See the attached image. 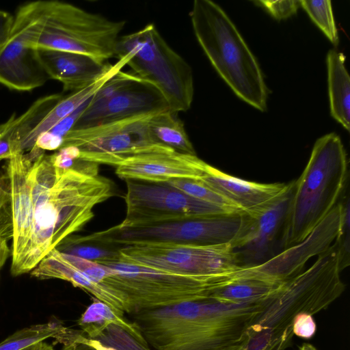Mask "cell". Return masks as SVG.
Here are the masks:
<instances>
[{
	"label": "cell",
	"instance_id": "cell-12",
	"mask_svg": "<svg viewBox=\"0 0 350 350\" xmlns=\"http://www.w3.org/2000/svg\"><path fill=\"white\" fill-rule=\"evenodd\" d=\"M124 200L126 217L115 227L136 228L209 215L230 214L168 185L127 180Z\"/></svg>",
	"mask_w": 350,
	"mask_h": 350
},
{
	"label": "cell",
	"instance_id": "cell-16",
	"mask_svg": "<svg viewBox=\"0 0 350 350\" xmlns=\"http://www.w3.org/2000/svg\"><path fill=\"white\" fill-rule=\"evenodd\" d=\"M34 18L33 1L21 5L14 16L10 36L0 50V84L11 90L31 91L49 79L36 50L28 46Z\"/></svg>",
	"mask_w": 350,
	"mask_h": 350
},
{
	"label": "cell",
	"instance_id": "cell-24",
	"mask_svg": "<svg viewBox=\"0 0 350 350\" xmlns=\"http://www.w3.org/2000/svg\"><path fill=\"white\" fill-rule=\"evenodd\" d=\"M148 129L156 144L178 152L196 155L184 123L168 108L154 113L148 121Z\"/></svg>",
	"mask_w": 350,
	"mask_h": 350
},
{
	"label": "cell",
	"instance_id": "cell-4",
	"mask_svg": "<svg viewBox=\"0 0 350 350\" xmlns=\"http://www.w3.org/2000/svg\"><path fill=\"white\" fill-rule=\"evenodd\" d=\"M348 177L347 155L340 137L330 133L319 138L294 183L282 250L302 241L327 216L339 202Z\"/></svg>",
	"mask_w": 350,
	"mask_h": 350
},
{
	"label": "cell",
	"instance_id": "cell-7",
	"mask_svg": "<svg viewBox=\"0 0 350 350\" xmlns=\"http://www.w3.org/2000/svg\"><path fill=\"white\" fill-rule=\"evenodd\" d=\"M341 271L334 241L306 271L282 285L253 323L280 330L292 329L296 314L306 312L313 316L340 296L345 288Z\"/></svg>",
	"mask_w": 350,
	"mask_h": 350
},
{
	"label": "cell",
	"instance_id": "cell-14",
	"mask_svg": "<svg viewBox=\"0 0 350 350\" xmlns=\"http://www.w3.org/2000/svg\"><path fill=\"white\" fill-rule=\"evenodd\" d=\"M295 181L265 206L251 215L232 243L241 267L260 265L282 250V241L293 196Z\"/></svg>",
	"mask_w": 350,
	"mask_h": 350
},
{
	"label": "cell",
	"instance_id": "cell-30",
	"mask_svg": "<svg viewBox=\"0 0 350 350\" xmlns=\"http://www.w3.org/2000/svg\"><path fill=\"white\" fill-rule=\"evenodd\" d=\"M300 4L330 42L337 46L339 39L331 1L329 0H301Z\"/></svg>",
	"mask_w": 350,
	"mask_h": 350
},
{
	"label": "cell",
	"instance_id": "cell-36",
	"mask_svg": "<svg viewBox=\"0 0 350 350\" xmlns=\"http://www.w3.org/2000/svg\"><path fill=\"white\" fill-rule=\"evenodd\" d=\"M256 3L260 4L270 14L277 20L286 19L296 14L301 5L300 1H258Z\"/></svg>",
	"mask_w": 350,
	"mask_h": 350
},
{
	"label": "cell",
	"instance_id": "cell-39",
	"mask_svg": "<svg viewBox=\"0 0 350 350\" xmlns=\"http://www.w3.org/2000/svg\"><path fill=\"white\" fill-rule=\"evenodd\" d=\"M14 16L9 12L0 10V50L7 42L11 33Z\"/></svg>",
	"mask_w": 350,
	"mask_h": 350
},
{
	"label": "cell",
	"instance_id": "cell-1",
	"mask_svg": "<svg viewBox=\"0 0 350 350\" xmlns=\"http://www.w3.org/2000/svg\"><path fill=\"white\" fill-rule=\"evenodd\" d=\"M28 174V232L11 273L31 272L50 252L81 230L94 217V208L113 196L111 182L98 174V164L61 168L45 152L30 151Z\"/></svg>",
	"mask_w": 350,
	"mask_h": 350
},
{
	"label": "cell",
	"instance_id": "cell-17",
	"mask_svg": "<svg viewBox=\"0 0 350 350\" xmlns=\"http://www.w3.org/2000/svg\"><path fill=\"white\" fill-rule=\"evenodd\" d=\"M206 163L197 155L164 150L131 156L116 167V174L125 180L167 183L175 179L198 180Z\"/></svg>",
	"mask_w": 350,
	"mask_h": 350
},
{
	"label": "cell",
	"instance_id": "cell-34",
	"mask_svg": "<svg viewBox=\"0 0 350 350\" xmlns=\"http://www.w3.org/2000/svg\"><path fill=\"white\" fill-rule=\"evenodd\" d=\"M341 225L340 230L335 242L339 252L340 267L342 271L349 265V198L343 194L341 197Z\"/></svg>",
	"mask_w": 350,
	"mask_h": 350
},
{
	"label": "cell",
	"instance_id": "cell-13",
	"mask_svg": "<svg viewBox=\"0 0 350 350\" xmlns=\"http://www.w3.org/2000/svg\"><path fill=\"white\" fill-rule=\"evenodd\" d=\"M167 108L165 100L154 86L133 72L120 70L90 98L72 129L90 127Z\"/></svg>",
	"mask_w": 350,
	"mask_h": 350
},
{
	"label": "cell",
	"instance_id": "cell-3",
	"mask_svg": "<svg viewBox=\"0 0 350 350\" xmlns=\"http://www.w3.org/2000/svg\"><path fill=\"white\" fill-rule=\"evenodd\" d=\"M189 16L195 36L217 73L241 99L265 111L267 88L262 70L225 11L211 0H195Z\"/></svg>",
	"mask_w": 350,
	"mask_h": 350
},
{
	"label": "cell",
	"instance_id": "cell-26",
	"mask_svg": "<svg viewBox=\"0 0 350 350\" xmlns=\"http://www.w3.org/2000/svg\"><path fill=\"white\" fill-rule=\"evenodd\" d=\"M292 329L280 330L252 323L238 342V350H286L291 346Z\"/></svg>",
	"mask_w": 350,
	"mask_h": 350
},
{
	"label": "cell",
	"instance_id": "cell-25",
	"mask_svg": "<svg viewBox=\"0 0 350 350\" xmlns=\"http://www.w3.org/2000/svg\"><path fill=\"white\" fill-rule=\"evenodd\" d=\"M85 335L95 338L108 326L115 325L127 332L144 345H148L137 326L107 304L95 299L77 321Z\"/></svg>",
	"mask_w": 350,
	"mask_h": 350
},
{
	"label": "cell",
	"instance_id": "cell-15",
	"mask_svg": "<svg viewBox=\"0 0 350 350\" xmlns=\"http://www.w3.org/2000/svg\"><path fill=\"white\" fill-rule=\"evenodd\" d=\"M342 208L340 202L302 241L282 250L266 262L234 271L239 279L282 284L301 272L312 256L325 252L340 230Z\"/></svg>",
	"mask_w": 350,
	"mask_h": 350
},
{
	"label": "cell",
	"instance_id": "cell-38",
	"mask_svg": "<svg viewBox=\"0 0 350 350\" xmlns=\"http://www.w3.org/2000/svg\"><path fill=\"white\" fill-rule=\"evenodd\" d=\"M58 342L62 344V350H96L92 347L79 341L75 335V329L64 327L53 337Z\"/></svg>",
	"mask_w": 350,
	"mask_h": 350
},
{
	"label": "cell",
	"instance_id": "cell-23",
	"mask_svg": "<svg viewBox=\"0 0 350 350\" xmlns=\"http://www.w3.org/2000/svg\"><path fill=\"white\" fill-rule=\"evenodd\" d=\"M282 284L233 279L215 288L211 294L210 300L224 304H267Z\"/></svg>",
	"mask_w": 350,
	"mask_h": 350
},
{
	"label": "cell",
	"instance_id": "cell-41",
	"mask_svg": "<svg viewBox=\"0 0 350 350\" xmlns=\"http://www.w3.org/2000/svg\"><path fill=\"white\" fill-rule=\"evenodd\" d=\"M11 254L8 241L0 238V271Z\"/></svg>",
	"mask_w": 350,
	"mask_h": 350
},
{
	"label": "cell",
	"instance_id": "cell-5",
	"mask_svg": "<svg viewBox=\"0 0 350 350\" xmlns=\"http://www.w3.org/2000/svg\"><path fill=\"white\" fill-rule=\"evenodd\" d=\"M124 21H113L73 4L57 1H35V18L28 46L86 55L102 62L116 57Z\"/></svg>",
	"mask_w": 350,
	"mask_h": 350
},
{
	"label": "cell",
	"instance_id": "cell-45",
	"mask_svg": "<svg viewBox=\"0 0 350 350\" xmlns=\"http://www.w3.org/2000/svg\"><path fill=\"white\" fill-rule=\"evenodd\" d=\"M238 342L234 345L230 346L227 348H225L222 350H238Z\"/></svg>",
	"mask_w": 350,
	"mask_h": 350
},
{
	"label": "cell",
	"instance_id": "cell-2",
	"mask_svg": "<svg viewBox=\"0 0 350 350\" xmlns=\"http://www.w3.org/2000/svg\"><path fill=\"white\" fill-rule=\"evenodd\" d=\"M266 304L191 301L131 314L154 350H222L237 344Z\"/></svg>",
	"mask_w": 350,
	"mask_h": 350
},
{
	"label": "cell",
	"instance_id": "cell-11",
	"mask_svg": "<svg viewBox=\"0 0 350 350\" xmlns=\"http://www.w3.org/2000/svg\"><path fill=\"white\" fill-rule=\"evenodd\" d=\"M154 113L72 129L64 136L61 148L76 147L81 160L115 167L137 154L169 150L156 144L149 133L148 121Z\"/></svg>",
	"mask_w": 350,
	"mask_h": 350
},
{
	"label": "cell",
	"instance_id": "cell-9",
	"mask_svg": "<svg viewBox=\"0 0 350 350\" xmlns=\"http://www.w3.org/2000/svg\"><path fill=\"white\" fill-rule=\"evenodd\" d=\"M245 214H222L169 221L125 230L115 226L86 236H73L75 243L121 247L138 243L198 245L231 244L238 238Z\"/></svg>",
	"mask_w": 350,
	"mask_h": 350
},
{
	"label": "cell",
	"instance_id": "cell-18",
	"mask_svg": "<svg viewBox=\"0 0 350 350\" xmlns=\"http://www.w3.org/2000/svg\"><path fill=\"white\" fill-rule=\"evenodd\" d=\"M36 56L48 78L60 82L64 92L81 90L113 68L108 62L80 53L38 49Z\"/></svg>",
	"mask_w": 350,
	"mask_h": 350
},
{
	"label": "cell",
	"instance_id": "cell-40",
	"mask_svg": "<svg viewBox=\"0 0 350 350\" xmlns=\"http://www.w3.org/2000/svg\"><path fill=\"white\" fill-rule=\"evenodd\" d=\"M75 335L79 341L92 347L96 350H117L112 347L102 343L96 339L88 337L82 331L75 330Z\"/></svg>",
	"mask_w": 350,
	"mask_h": 350
},
{
	"label": "cell",
	"instance_id": "cell-21",
	"mask_svg": "<svg viewBox=\"0 0 350 350\" xmlns=\"http://www.w3.org/2000/svg\"><path fill=\"white\" fill-rule=\"evenodd\" d=\"M126 57L120 58L118 62L113 64L112 70L104 77L81 90L74 92L66 97H62L27 138L22 146V151L28 152L32 149L35 141L40 134L49 131L75 112L89 100L111 77L121 70L126 65Z\"/></svg>",
	"mask_w": 350,
	"mask_h": 350
},
{
	"label": "cell",
	"instance_id": "cell-6",
	"mask_svg": "<svg viewBox=\"0 0 350 350\" xmlns=\"http://www.w3.org/2000/svg\"><path fill=\"white\" fill-rule=\"evenodd\" d=\"M116 57H125L133 73L154 86L170 111L178 113L190 109L194 94L192 69L154 24L120 36Z\"/></svg>",
	"mask_w": 350,
	"mask_h": 350
},
{
	"label": "cell",
	"instance_id": "cell-8",
	"mask_svg": "<svg viewBox=\"0 0 350 350\" xmlns=\"http://www.w3.org/2000/svg\"><path fill=\"white\" fill-rule=\"evenodd\" d=\"M102 265L111 272L101 284L124 293L131 305V313L210 299L212 291L221 282L220 274L174 273L118 260Z\"/></svg>",
	"mask_w": 350,
	"mask_h": 350
},
{
	"label": "cell",
	"instance_id": "cell-35",
	"mask_svg": "<svg viewBox=\"0 0 350 350\" xmlns=\"http://www.w3.org/2000/svg\"><path fill=\"white\" fill-rule=\"evenodd\" d=\"M14 117L15 114H12L6 122L0 124V162L7 161L20 152L14 142Z\"/></svg>",
	"mask_w": 350,
	"mask_h": 350
},
{
	"label": "cell",
	"instance_id": "cell-42",
	"mask_svg": "<svg viewBox=\"0 0 350 350\" xmlns=\"http://www.w3.org/2000/svg\"><path fill=\"white\" fill-rule=\"evenodd\" d=\"M299 350H317V349L310 343H304Z\"/></svg>",
	"mask_w": 350,
	"mask_h": 350
},
{
	"label": "cell",
	"instance_id": "cell-43",
	"mask_svg": "<svg viewBox=\"0 0 350 350\" xmlns=\"http://www.w3.org/2000/svg\"><path fill=\"white\" fill-rule=\"evenodd\" d=\"M42 342H39V343H37V344H35V345H33L31 346H29L27 348H25L22 350H39L40 346H41V344H42Z\"/></svg>",
	"mask_w": 350,
	"mask_h": 350
},
{
	"label": "cell",
	"instance_id": "cell-33",
	"mask_svg": "<svg viewBox=\"0 0 350 350\" xmlns=\"http://www.w3.org/2000/svg\"><path fill=\"white\" fill-rule=\"evenodd\" d=\"M13 236V215L10 187L5 171L0 170V238L8 241Z\"/></svg>",
	"mask_w": 350,
	"mask_h": 350
},
{
	"label": "cell",
	"instance_id": "cell-20",
	"mask_svg": "<svg viewBox=\"0 0 350 350\" xmlns=\"http://www.w3.org/2000/svg\"><path fill=\"white\" fill-rule=\"evenodd\" d=\"M201 183L247 215L256 213L283 193L288 183H258L227 174L206 163Z\"/></svg>",
	"mask_w": 350,
	"mask_h": 350
},
{
	"label": "cell",
	"instance_id": "cell-19",
	"mask_svg": "<svg viewBox=\"0 0 350 350\" xmlns=\"http://www.w3.org/2000/svg\"><path fill=\"white\" fill-rule=\"evenodd\" d=\"M30 273L40 280L60 279L68 281L121 314L132 312L131 305L124 293L92 280L72 262L69 254L57 249L50 252Z\"/></svg>",
	"mask_w": 350,
	"mask_h": 350
},
{
	"label": "cell",
	"instance_id": "cell-37",
	"mask_svg": "<svg viewBox=\"0 0 350 350\" xmlns=\"http://www.w3.org/2000/svg\"><path fill=\"white\" fill-rule=\"evenodd\" d=\"M293 334L304 339H310L317 331V324L312 315L300 312L292 321Z\"/></svg>",
	"mask_w": 350,
	"mask_h": 350
},
{
	"label": "cell",
	"instance_id": "cell-27",
	"mask_svg": "<svg viewBox=\"0 0 350 350\" xmlns=\"http://www.w3.org/2000/svg\"><path fill=\"white\" fill-rule=\"evenodd\" d=\"M62 97L59 94L43 96L36 100L21 115L18 116L15 115L14 142L19 152H23L22 146L27 138Z\"/></svg>",
	"mask_w": 350,
	"mask_h": 350
},
{
	"label": "cell",
	"instance_id": "cell-32",
	"mask_svg": "<svg viewBox=\"0 0 350 350\" xmlns=\"http://www.w3.org/2000/svg\"><path fill=\"white\" fill-rule=\"evenodd\" d=\"M94 339L117 350H152L148 345L142 344L115 325L108 326Z\"/></svg>",
	"mask_w": 350,
	"mask_h": 350
},
{
	"label": "cell",
	"instance_id": "cell-22",
	"mask_svg": "<svg viewBox=\"0 0 350 350\" xmlns=\"http://www.w3.org/2000/svg\"><path fill=\"white\" fill-rule=\"evenodd\" d=\"M345 55L335 49L327 55V82L332 116L347 131L350 129V79Z\"/></svg>",
	"mask_w": 350,
	"mask_h": 350
},
{
	"label": "cell",
	"instance_id": "cell-10",
	"mask_svg": "<svg viewBox=\"0 0 350 350\" xmlns=\"http://www.w3.org/2000/svg\"><path fill=\"white\" fill-rule=\"evenodd\" d=\"M118 254L120 262L185 275H212L241 268L230 243H138L118 248Z\"/></svg>",
	"mask_w": 350,
	"mask_h": 350
},
{
	"label": "cell",
	"instance_id": "cell-29",
	"mask_svg": "<svg viewBox=\"0 0 350 350\" xmlns=\"http://www.w3.org/2000/svg\"><path fill=\"white\" fill-rule=\"evenodd\" d=\"M166 184L192 198L218 206L230 214H245L230 202L198 180L175 179L169 181Z\"/></svg>",
	"mask_w": 350,
	"mask_h": 350
},
{
	"label": "cell",
	"instance_id": "cell-28",
	"mask_svg": "<svg viewBox=\"0 0 350 350\" xmlns=\"http://www.w3.org/2000/svg\"><path fill=\"white\" fill-rule=\"evenodd\" d=\"M63 327L61 323L51 321L23 328L0 342V350H22L53 338Z\"/></svg>",
	"mask_w": 350,
	"mask_h": 350
},
{
	"label": "cell",
	"instance_id": "cell-31",
	"mask_svg": "<svg viewBox=\"0 0 350 350\" xmlns=\"http://www.w3.org/2000/svg\"><path fill=\"white\" fill-rule=\"evenodd\" d=\"M56 249L100 264L119 260L118 249H107L89 244H74L66 241H63Z\"/></svg>",
	"mask_w": 350,
	"mask_h": 350
},
{
	"label": "cell",
	"instance_id": "cell-44",
	"mask_svg": "<svg viewBox=\"0 0 350 350\" xmlns=\"http://www.w3.org/2000/svg\"><path fill=\"white\" fill-rule=\"evenodd\" d=\"M39 350H53V349L51 345L42 342Z\"/></svg>",
	"mask_w": 350,
	"mask_h": 350
}]
</instances>
